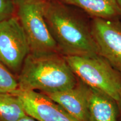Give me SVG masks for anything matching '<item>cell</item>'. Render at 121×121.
<instances>
[{"instance_id":"6da1fadb","label":"cell","mask_w":121,"mask_h":121,"mask_svg":"<svg viewBox=\"0 0 121 121\" xmlns=\"http://www.w3.org/2000/svg\"><path fill=\"white\" fill-rule=\"evenodd\" d=\"M44 17L59 52L64 56L99 55L90 23L62 2L45 1Z\"/></svg>"},{"instance_id":"7a4b0ae2","label":"cell","mask_w":121,"mask_h":121,"mask_svg":"<svg viewBox=\"0 0 121 121\" xmlns=\"http://www.w3.org/2000/svg\"><path fill=\"white\" fill-rule=\"evenodd\" d=\"M17 79L19 90H39L45 94L72 88L78 81L65 56L60 53H30Z\"/></svg>"},{"instance_id":"3957f363","label":"cell","mask_w":121,"mask_h":121,"mask_svg":"<svg viewBox=\"0 0 121 121\" xmlns=\"http://www.w3.org/2000/svg\"><path fill=\"white\" fill-rule=\"evenodd\" d=\"M14 2L17 17L28 39L30 53H60L45 19V1L14 0Z\"/></svg>"},{"instance_id":"277c9868","label":"cell","mask_w":121,"mask_h":121,"mask_svg":"<svg viewBox=\"0 0 121 121\" xmlns=\"http://www.w3.org/2000/svg\"><path fill=\"white\" fill-rule=\"evenodd\" d=\"M72 71L89 87L117 101L121 93V74L106 60L94 57L65 56Z\"/></svg>"},{"instance_id":"5b68a950","label":"cell","mask_w":121,"mask_h":121,"mask_svg":"<svg viewBox=\"0 0 121 121\" xmlns=\"http://www.w3.org/2000/svg\"><path fill=\"white\" fill-rule=\"evenodd\" d=\"M29 53L28 39L17 17L0 22V62L11 72H20Z\"/></svg>"},{"instance_id":"8992f818","label":"cell","mask_w":121,"mask_h":121,"mask_svg":"<svg viewBox=\"0 0 121 121\" xmlns=\"http://www.w3.org/2000/svg\"><path fill=\"white\" fill-rule=\"evenodd\" d=\"M90 25L99 55L121 74V22L119 19L93 18Z\"/></svg>"},{"instance_id":"52a82bcc","label":"cell","mask_w":121,"mask_h":121,"mask_svg":"<svg viewBox=\"0 0 121 121\" xmlns=\"http://www.w3.org/2000/svg\"><path fill=\"white\" fill-rule=\"evenodd\" d=\"M13 94L21 99L27 115L38 121H77L45 94L17 89Z\"/></svg>"},{"instance_id":"ba28073f","label":"cell","mask_w":121,"mask_h":121,"mask_svg":"<svg viewBox=\"0 0 121 121\" xmlns=\"http://www.w3.org/2000/svg\"><path fill=\"white\" fill-rule=\"evenodd\" d=\"M88 93L89 86L78 78V83L72 88L46 95L77 121H90Z\"/></svg>"},{"instance_id":"9c48e42d","label":"cell","mask_w":121,"mask_h":121,"mask_svg":"<svg viewBox=\"0 0 121 121\" xmlns=\"http://www.w3.org/2000/svg\"><path fill=\"white\" fill-rule=\"evenodd\" d=\"M90 121H119L117 101L103 92L89 86Z\"/></svg>"},{"instance_id":"30bf717a","label":"cell","mask_w":121,"mask_h":121,"mask_svg":"<svg viewBox=\"0 0 121 121\" xmlns=\"http://www.w3.org/2000/svg\"><path fill=\"white\" fill-rule=\"evenodd\" d=\"M64 4L79 7L93 18L117 20L121 11L117 0H61Z\"/></svg>"},{"instance_id":"8fae6325","label":"cell","mask_w":121,"mask_h":121,"mask_svg":"<svg viewBox=\"0 0 121 121\" xmlns=\"http://www.w3.org/2000/svg\"><path fill=\"white\" fill-rule=\"evenodd\" d=\"M26 116L22 103L17 95L0 93V121H18Z\"/></svg>"},{"instance_id":"7c38bea8","label":"cell","mask_w":121,"mask_h":121,"mask_svg":"<svg viewBox=\"0 0 121 121\" xmlns=\"http://www.w3.org/2000/svg\"><path fill=\"white\" fill-rule=\"evenodd\" d=\"M19 88L17 79L0 62V93H13Z\"/></svg>"},{"instance_id":"4fadbf2b","label":"cell","mask_w":121,"mask_h":121,"mask_svg":"<svg viewBox=\"0 0 121 121\" xmlns=\"http://www.w3.org/2000/svg\"><path fill=\"white\" fill-rule=\"evenodd\" d=\"M15 11L14 0H0V22L13 16Z\"/></svg>"},{"instance_id":"5bb4252c","label":"cell","mask_w":121,"mask_h":121,"mask_svg":"<svg viewBox=\"0 0 121 121\" xmlns=\"http://www.w3.org/2000/svg\"><path fill=\"white\" fill-rule=\"evenodd\" d=\"M119 111V121H121V93L119 95L118 100L117 101Z\"/></svg>"},{"instance_id":"9a60e30c","label":"cell","mask_w":121,"mask_h":121,"mask_svg":"<svg viewBox=\"0 0 121 121\" xmlns=\"http://www.w3.org/2000/svg\"><path fill=\"white\" fill-rule=\"evenodd\" d=\"M18 121H37V119L33 118V117H30V116L27 115V116H25V117H23L22 118L20 119Z\"/></svg>"},{"instance_id":"2e32d148","label":"cell","mask_w":121,"mask_h":121,"mask_svg":"<svg viewBox=\"0 0 121 121\" xmlns=\"http://www.w3.org/2000/svg\"><path fill=\"white\" fill-rule=\"evenodd\" d=\"M118 4V6L119 7V8L121 9V0H117Z\"/></svg>"},{"instance_id":"e0dca14e","label":"cell","mask_w":121,"mask_h":121,"mask_svg":"<svg viewBox=\"0 0 121 121\" xmlns=\"http://www.w3.org/2000/svg\"><path fill=\"white\" fill-rule=\"evenodd\" d=\"M44 1H47V0H44Z\"/></svg>"}]
</instances>
